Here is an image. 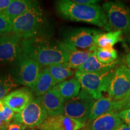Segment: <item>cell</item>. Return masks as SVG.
<instances>
[{"label":"cell","instance_id":"1","mask_svg":"<svg viewBox=\"0 0 130 130\" xmlns=\"http://www.w3.org/2000/svg\"><path fill=\"white\" fill-rule=\"evenodd\" d=\"M22 45L25 56L46 67L66 63L72 51L63 42H52L43 35L22 40Z\"/></svg>","mask_w":130,"mask_h":130},{"label":"cell","instance_id":"2","mask_svg":"<svg viewBox=\"0 0 130 130\" xmlns=\"http://www.w3.org/2000/svg\"><path fill=\"white\" fill-rule=\"evenodd\" d=\"M57 12L63 18L88 23L107 30L108 21L102 7L98 4H80L72 0H60L56 2Z\"/></svg>","mask_w":130,"mask_h":130},{"label":"cell","instance_id":"3","mask_svg":"<svg viewBox=\"0 0 130 130\" xmlns=\"http://www.w3.org/2000/svg\"><path fill=\"white\" fill-rule=\"evenodd\" d=\"M45 19L38 4L12 21V31L22 40L43 35Z\"/></svg>","mask_w":130,"mask_h":130},{"label":"cell","instance_id":"4","mask_svg":"<svg viewBox=\"0 0 130 130\" xmlns=\"http://www.w3.org/2000/svg\"><path fill=\"white\" fill-rule=\"evenodd\" d=\"M108 21L107 31H121L130 35V9L121 1H109L102 6Z\"/></svg>","mask_w":130,"mask_h":130},{"label":"cell","instance_id":"5","mask_svg":"<svg viewBox=\"0 0 130 130\" xmlns=\"http://www.w3.org/2000/svg\"><path fill=\"white\" fill-rule=\"evenodd\" d=\"M115 70L96 73L82 72L77 70L75 78L79 81L83 90L97 100L102 97L104 92H107Z\"/></svg>","mask_w":130,"mask_h":130},{"label":"cell","instance_id":"6","mask_svg":"<svg viewBox=\"0 0 130 130\" xmlns=\"http://www.w3.org/2000/svg\"><path fill=\"white\" fill-rule=\"evenodd\" d=\"M95 101L90 94L82 89L77 96L65 102L63 115L86 124Z\"/></svg>","mask_w":130,"mask_h":130},{"label":"cell","instance_id":"7","mask_svg":"<svg viewBox=\"0 0 130 130\" xmlns=\"http://www.w3.org/2000/svg\"><path fill=\"white\" fill-rule=\"evenodd\" d=\"M107 92L108 97L115 101L123 100L130 93V70L125 65L114 71Z\"/></svg>","mask_w":130,"mask_h":130},{"label":"cell","instance_id":"8","mask_svg":"<svg viewBox=\"0 0 130 130\" xmlns=\"http://www.w3.org/2000/svg\"><path fill=\"white\" fill-rule=\"evenodd\" d=\"M48 117L39 98L34 100L20 113L14 115V121L25 127L36 128Z\"/></svg>","mask_w":130,"mask_h":130},{"label":"cell","instance_id":"9","mask_svg":"<svg viewBox=\"0 0 130 130\" xmlns=\"http://www.w3.org/2000/svg\"><path fill=\"white\" fill-rule=\"evenodd\" d=\"M100 32L94 28L72 29L66 32L63 42L72 50H88L94 46L95 37Z\"/></svg>","mask_w":130,"mask_h":130},{"label":"cell","instance_id":"10","mask_svg":"<svg viewBox=\"0 0 130 130\" xmlns=\"http://www.w3.org/2000/svg\"><path fill=\"white\" fill-rule=\"evenodd\" d=\"M22 39L14 32L0 37V61H19L24 56Z\"/></svg>","mask_w":130,"mask_h":130},{"label":"cell","instance_id":"11","mask_svg":"<svg viewBox=\"0 0 130 130\" xmlns=\"http://www.w3.org/2000/svg\"><path fill=\"white\" fill-rule=\"evenodd\" d=\"M41 72V66L24 54L19 61L17 77L19 83L31 87L36 81Z\"/></svg>","mask_w":130,"mask_h":130},{"label":"cell","instance_id":"12","mask_svg":"<svg viewBox=\"0 0 130 130\" xmlns=\"http://www.w3.org/2000/svg\"><path fill=\"white\" fill-rule=\"evenodd\" d=\"M86 123L63 115L48 116L43 123L36 127L39 130H80Z\"/></svg>","mask_w":130,"mask_h":130},{"label":"cell","instance_id":"13","mask_svg":"<svg viewBox=\"0 0 130 130\" xmlns=\"http://www.w3.org/2000/svg\"><path fill=\"white\" fill-rule=\"evenodd\" d=\"M33 100L34 95L29 89L21 88L8 94L2 101L14 113H19Z\"/></svg>","mask_w":130,"mask_h":130},{"label":"cell","instance_id":"14","mask_svg":"<svg viewBox=\"0 0 130 130\" xmlns=\"http://www.w3.org/2000/svg\"><path fill=\"white\" fill-rule=\"evenodd\" d=\"M123 122L118 113L111 111L104 114L88 123L87 130H115Z\"/></svg>","mask_w":130,"mask_h":130},{"label":"cell","instance_id":"15","mask_svg":"<svg viewBox=\"0 0 130 130\" xmlns=\"http://www.w3.org/2000/svg\"><path fill=\"white\" fill-rule=\"evenodd\" d=\"M39 99L46 110L48 116L63 114L65 102L54 88L39 97Z\"/></svg>","mask_w":130,"mask_h":130},{"label":"cell","instance_id":"16","mask_svg":"<svg viewBox=\"0 0 130 130\" xmlns=\"http://www.w3.org/2000/svg\"><path fill=\"white\" fill-rule=\"evenodd\" d=\"M111 111L118 113L117 101L112 100L108 97L102 96L93 103L87 121L89 122L101 115Z\"/></svg>","mask_w":130,"mask_h":130},{"label":"cell","instance_id":"17","mask_svg":"<svg viewBox=\"0 0 130 130\" xmlns=\"http://www.w3.org/2000/svg\"><path fill=\"white\" fill-rule=\"evenodd\" d=\"M119 61L110 63L105 64L101 63L98 60L96 57L95 51L90 56L87 58V60L80 67L78 68V71L82 72L87 73H96V72H104L107 71H111L118 67Z\"/></svg>","mask_w":130,"mask_h":130},{"label":"cell","instance_id":"18","mask_svg":"<svg viewBox=\"0 0 130 130\" xmlns=\"http://www.w3.org/2000/svg\"><path fill=\"white\" fill-rule=\"evenodd\" d=\"M81 88L79 81L75 77L63 81L54 87L64 102L77 96L80 92Z\"/></svg>","mask_w":130,"mask_h":130},{"label":"cell","instance_id":"19","mask_svg":"<svg viewBox=\"0 0 130 130\" xmlns=\"http://www.w3.org/2000/svg\"><path fill=\"white\" fill-rule=\"evenodd\" d=\"M38 4L37 1L30 0H12L10 4L3 13L12 21Z\"/></svg>","mask_w":130,"mask_h":130},{"label":"cell","instance_id":"20","mask_svg":"<svg viewBox=\"0 0 130 130\" xmlns=\"http://www.w3.org/2000/svg\"><path fill=\"white\" fill-rule=\"evenodd\" d=\"M57 84L56 81L45 69L41 71L38 78L30 88L36 95L40 97L51 90Z\"/></svg>","mask_w":130,"mask_h":130},{"label":"cell","instance_id":"21","mask_svg":"<svg viewBox=\"0 0 130 130\" xmlns=\"http://www.w3.org/2000/svg\"><path fill=\"white\" fill-rule=\"evenodd\" d=\"M123 32L121 31H114L107 32H101L96 36L94 45L96 48H103L113 47L118 42L122 41Z\"/></svg>","mask_w":130,"mask_h":130},{"label":"cell","instance_id":"22","mask_svg":"<svg viewBox=\"0 0 130 130\" xmlns=\"http://www.w3.org/2000/svg\"><path fill=\"white\" fill-rule=\"evenodd\" d=\"M95 45L90 48L86 50H72L70 54L68 60L65 64L69 68L72 69H78L92 54H93L96 50Z\"/></svg>","mask_w":130,"mask_h":130},{"label":"cell","instance_id":"23","mask_svg":"<svg viewBox=\"0 0 130 130\" xmlns=\"http://www.w3.org/2000/svg\"><path fill=\"white\" fill-rule=\"evenodd\" d=\"M46 70L51 75L57 84L60 83L74 74V70L69 68L65 63L54 64L46 67Z\"/></svg>","mask_w":130,"mask_h":130},{"label":"cell","instance_id":"24","mask_svg":"<svg viewBox=\"0 0 130 130\" xmlns=\"http://www.w3.org/2000/svg\"><path fill=\"white\" fill-rule=\"evenodd\" d=\"M96 57L99 61L105 64H110L117 61L118 52L113 47L96 48Z\"/></svg>","mask_w":130,"mask_h":130},{"label":"cell","instance_id":"25","mask_svg":"<svg viewBox=\"0 0 130 130\" xmlns=\"http://www.w3.org/2000/svg\"><path fill=\"white\" fill-rule=\"evenodd\" d=\"M17 86L18 83L10 75L4 78H0V100H2L10 91Z\"/></svg>","mask_w":130,"mask_h":130},{"label":"cell","instance_id":"26","mask_svg":"<svg viewBox=\"0 0 130 130\" xmlns=\"http://www.w3.org/2000/svg\"><path fill=\"white\" fill-rule=\"evenodd\" d=\"M12 31V22L4 13L0 12V36L9 35Z\"/></svg>","mask_w":130,"mask_h":130},{"label":"cell","instance_id":"27","mask_svg":"<svg viewBox=\"0 0 130 130\" xmlns=\"http://www.w3.org/2000/svg\"><path fill=\"white\" fill-rule=\"evenodd\" d=\"M14 112L5 105L4 110L0 111V119L5 122L9 123L14 118Z\"/></svg>","mask_w":130,"mask_h":130},{"label":"cell","instance_id":"28","mask_svg":"<svg viewBox=\"0 0 130 130\" xmlns=\"http://www.w3.org/2000/svg\"><path fill=\"white\" fill-rule=\"evenodd\" d=\"M118 104V112L122 110L130 109V93L123 100L117 101Z\"/></svg>","mask_w":130,"mask_h":130},{"label":"cell","instance_id":"29","mask_svg":"<svg viewBox=\"0 0 130 130\" xmlns=\"http://www.w3.org/2000/svg\"><path fill=\"white\" fill-rule=\"evenodd\" d=\"M118 115L123 122L125 123L126 125L130 126V109H126L119 111Z\"/></svg>","mask_w":130,"mask_h":130},{"label":"cell","instance_id":"30","mask_svg":"<svg viewBox=\"0 0 130 130\" xmlns=\"http://www.w3.org/2000/svg\"><path fill=\"white\" fill-rule=\"evenodd\" d=\"M25 128V126L23 125L13 122L12 123H10L7 130H24Z\"/></svg>","mask_w":130,"mask_h":130},{"label":"cell","instance_id":"31","mask_svg":"<svg viewBox=\"0 0 130 130\" xmlns=\"http://www.w3.org/2000/svg\"><path fill=\"white\" fill-rule=\"evenodd\" d=\"M75 3L80 4H86V5H93L96 4L99 2L97 0H72Z\"/></svg>","mask_w":130,"mask_h":130},{"label":"cell","instance_id":"32","mask_svg":"<svg viewBox=\"0 0 130 130\" xmlns=\"http://www.w3.org/2000/svg\"><path fill=\"white\" fill-rule=\"evenodd\" d=\"M12 0H0V12H3L7 9Z\"/></svg>","mask_w":130,"mask_h":130},{"label":"cell","instance_id":"33","mask_svg":"<svg viewBox=\"0 0 130 130\" xmlns=\"http://www.w3.org/2000/svg\"><path fill=\"white\" fill-rule=\"evenodd\" d=\"M125 66L130 70V53H128L125 57Z\"/></svg>","mask_w":130,"mask_h":130},{"label":"cell","instance_id":"34","mask_svg":"<svg viewBox=\"0 0 130 130\" xmlns=\"http://www.w3.org/2000/svg\"><path fill=\"white\" fill-rule=\"evenodd\" d=\"M115 130H130V126L126 124H122Z\"/></svg>","mask_w":130,"mask_h":130},{"label":"cell","instance_id":"35","mask_svg":"<svg viewBox=\"0 0 130 130\" xmlns=\"http://www.w3.org/2000/svg\"><path fill=\"white\" fill-rule=\"evenodd\" d=\"M10 123H7L5 122H3L0 119V130H2L4 128H7L9 126Z\"/></svg>","mask_w":130,"mask_h":130},{"label":"cell","instance_id":"36","mask_svg":"<svg viewBox=\"0 0 130 130\" xmlns=\"http://www.w3.org/2000/svg\"><path fill=\"white\" fill-rule=\"evenodd\" d=\"M5 107V105L3 103L2 100H0V111H2L4 110Z\"/></svg>","mask_w":130,"mask_h":130},{"label":"cell","instance_id":"37","mask_svg":"<svg viewBox=\"0 0 130 130\" xmlns=\"http://www.w3.org/2000/svg\"><path fill=\"white\" fill-rule=\"evenodd\" d=\"M128 46H129V48L130 49V36L128 39Z\"/></svg>","mask_w":130,"mask_h":130},{"label":"cell","instance_id":"38","mask_svg":"<svg viewBox=\"0 0 130 130\" xmlns=\"http://www.w3.org/2000/svg\"><path fill=\"white\" fill-rule=\"evenodd\" d=\"M24 130H36V129H34V128H31V129H24Z\"/></svg>","mask_w":130,"mask_h":130},{"label":"cell","instance_id":"39","mask_svg":"<svg viewBox=\"0 0 130 130\" xmlns=\"http://www.w3.org/2000/svg\"><path fill=\"white\" fill-rule=\"evenodd\" d=\"M80 130H87V128H83V129H81Z\"/></svg>","mask_w":130,"mask_h":130},{"label":"cell","instance_id":"40","mask_svg":"<svg viewBox=\"0 0 130 130\" xmlns=\"http://www.w3.org/2000/svg\"><path fill=\"white\" fill-rule=\"evenodd\" d=\"M7 128H8V127L6 128H4V129H2V130H7Z\"/></svg>","mask_w":130,"mask_h":130}]
</instances>
